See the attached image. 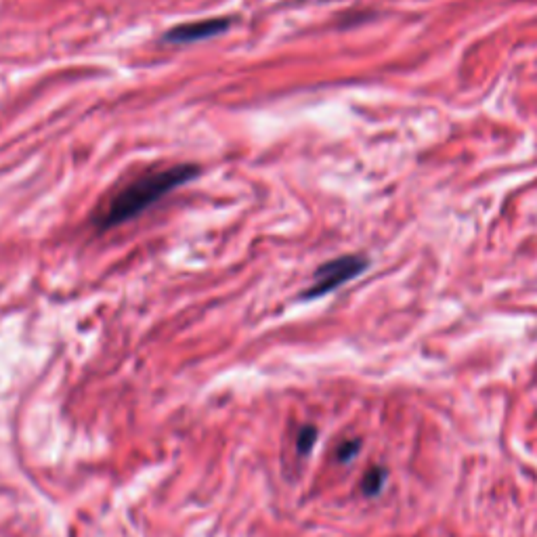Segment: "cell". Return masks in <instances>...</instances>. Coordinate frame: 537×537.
I'll return each mask as SVG.
<instances>
[{
	"label": "cell",
	"mask_w": 537,
	"mask_h": 537,
	"mask_svg": "<svg viewBox=\"0 0 537 537\" xmlns=\"http://www.w3.org/2000/svg\"><path fill=\"white\" fill-rule=\"evenodd\" d=\"M357 449H359V441H347V443H342L338 447V460L340 462H349L355 458L357 454Z\"/></svg>",
	"instance_id": "cell-6"
},
{
	"label": "cell",
	"mask_w": 537,
	"mask_h": 537,
	"mask_svg": "<svg viewBox=\"0 0 537 537\" xmlns=\"http://www.w3.org/2000/svg\"><path fill=\"white\" fill-rule=\"evenodd\" d=\"M315 439H317L315 428L305 426L303 431L298 433V451H300V454H307V451H311V447L315 445Z\"/></svg>",
	"instance_id": "cell-5"
},
{
	"label": "cell",
	"mask_w": 537,
	"mask_h": 537,
	"mask_svg": "<svg viewBox=\"0 0 537 537\" xmlns=\"http://www.w3.org/2000/svg\"><path fill=\"white\" fill-rule=\"evenodd\" d=\"M384 481H386V470L380 468V466L365 472L363 483H361L365 496H376V493H380L382 487H384Z\"/></svg>",
	"instance_id": "cell-4"
},
{
	"label": "cell",
	"mask_w": 537,
	"mask_h": 537,
	"mask_svg": "<svg viewBox=\"0 0 537 537\" xmlns=\"http://www.w3.org/2000/svg\"><path fill=\"white\" fill-rule=\"evenodd\" d=\"M202 173L198 164H175L162 170H154L147 173L133 183L122 187L116 196L107 202L97 217L93 219V225L97 231H110L120 227L122 223H128L137 219L147 208H152L156 202L166 198L170 191L179 189L191 181H196Z\"/></svg>",
	"instance_id": "cell-1"
},
{
	"label": "cell",
	"mask_w": 537,
	"mask_h": 537,
	"mask_svg": "<svg viewBox=\"0 0 537 537\" xmlns=\"http://www.w3.org/2000/svg\"><path fill=\"white\" fill-rule=\"evenodd\" d=\"M365 269H368V259H365V256H359V254L338 256V259L324 263L315 271L313 284L303 292V298L311 300V298L326 296L332 290L351 282V279L361 275Z\"/></svg>",
	"instance_id": "cell-2"
},
{
	"label": "cell",
	"mask_w": 537,
	"mask_h": 537,
	"mask_svg": "<svg viewBox=\"0 0 537 537\" xmlns=\"http://www.w3.org/2000/svg\"><path fill=\"white\" fill-rule=\"evenodd\" d=\"M231 17H210V19H198L191 24H181L170 28L162 40L166 45H191V42L208 40L214 36H221L231 28Z\"/></svg>",
	"instance_id": "cell-3"
}]
</instances>
